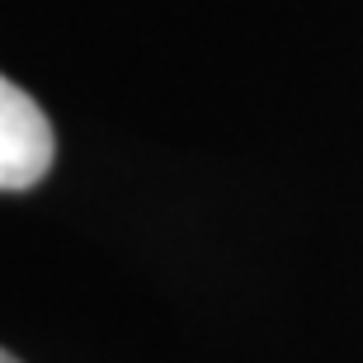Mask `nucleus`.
<instances>
[{"instance_id": "1", "label": "nucleus", "mask_w": 363, "mask_h": 363, "mask_svg": "<svg viewBox=\"0 0 363 363\" xmlns=\"http://www.w3.org/2000/svg\"><path fill=\"white\" fill-rule=\"evenodd\" d=\"M57 156L52 123L33 104V94L19 90L14 81H0V189L19 194L33 189Z\"/></svg>"}, {"instance_id": "2", "label": "nucleus", "mask_w": 363, "mask_h": 363, "mask_svg": "<svg viewBox=\"0 0 363 363\" xmlns=\"http://www.w3.org/2000/svg\"><path fill=\"white\" fill-rule=\"evenodd\" d=\"M0 363H19V359H14V354H0Z\"/></svg>"}]
</instances>
